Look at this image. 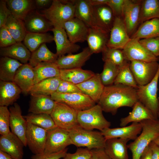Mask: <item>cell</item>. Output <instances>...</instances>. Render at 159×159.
<instances>
[{"mask_svg":"<svg viewBox=\"0 0 159 159\" xmlns=\"http://www.w3.org/2000/svg\"><path fill=\"white\" fill-rule=\"evenodd\" d=\"M125 60L119 66V70L114 84H120L136 89L138 87L130 67V62Z\"/></svg>","mask_w":159,"mask_h":159,"instance_id":"obj_42","label":"cell"},{"mask_svg":"<svg viewBox=\"0 0 159 159\" xmlns=\"http://www.w3.org/2000/svg\"><path fill=\"white\" fill-rule=\"evenodd\" d=\"M102 73L100 74L101 81L105 86L114 84L119 70V66L109 61H105Z\"/></svg>","mask_w":159,"mask_h":159,"instance_id":"obj_44","label":"cell"},{"mask_svg":"<svg viewBox=\"0 0 159 159\" xmlns=\"http://www.w3.org/2000/svg\"><path fill=\"white\" fill-rule=\"evenodd\" d=\"M77 114V111L67 105L56 102L50 115L57 127L68 131L78 125Z\"/></svg>","mask_w":159,"mask_h":159,"instance_id":"obj_7","label":"cell"},{"mask_svg":"<svg viewBox=\"0 0 159 159\" xmlns=\"http://www.w3.org/2000/svg\"><path fill=\"white\" fill-rule=\"evenodd\" d=\"M92 154L91 150L79 148L74 153H67L63 159H90Z\"/></svg>","mask_w":159,"mask_h":159,"instance_id":"obj_50","label":"cell"},{"mask_svg":"<svg viewBox=\"0 0 159 159\" xmlns=\"http://www.w3.org/2000/svg\"><path fill=\"white\" fill-rule=\"evenodd\" d=\"M159 37V18L145 21L141 24L131 39Z\"/></svg>","mask_w":159,"mask_h":159,"instance_id":"obj_36","label":"cell"},{"mask_svg":"<svg viewBox=\"0 0 159 159\" xmlns=\"http://www.w3.org/2000/svg\"><path fill=\"white\" fill-rule=\"evenodd\" d=\"M158 122L159 124V111L158 112Z\"/></svg>","mask_w":159,"mask_h":159,"instance_id":"obj_61","label":"cell"},{"mask_svg":"<svg viewBox=\"0 0 159 159\" xmlns=\"http://www.w3.org/2000/svg\"><path fill=\"white\" fill-rule=\"evenodd\" d=\"M72 144L92 150L104 149L106 140L100 131L84 129L79 125L68 131Z\"/></svg>","mask_w":159,"mask_h":159,"instance_id":"obj_4","label":"cell"},{"mask_svg":"<svg viewBox=\"0 0 159 159\" xmlns=\"http://www.w3.org/2000/svg\"><path fill=\"white\" fill-rule=\"evenodd\" d=\"M52 31L53 33L54 41L56 45V54L58 57L66 54L77 52L80 49L79 45L70 41L64 29L53 27Z\"/></svg>","mask_w":159,"mask_h":159,"instance_id":"obj_21","label":"cell"},{"mask_svg":"<svg viewBox=\"0 0 159 159\" xmlns=\"http://www.w3.org/2000/svg\"><path fill=\"white\" fill-rule=\"evenodd\" d=\"M75 9L74 0H54L42 14L54 27L64 28V23L75 17Z\"/></svg>","mask_w":159,"mask_h":159,"instance_id":"obj_2","label":"cell"},{"mask_svg":"<svg viewBox=\"0 0 159 159\" xmlns=\"http://www.w3.org/2000/svg\"><path fill=\"white\" fill-rule=\"evenodd\" d=\"M5 1L11 14L23 21L34 8V1L32 0H6Z\"/></svg>","mask_w":159,"mask_h":159,"instance_id":"obj_33","label":"cell"},{"mask_svg":"<svg viewBox=\"0 0 159 159\" xmlns=\"http://www.w3.org/2000/svg\"><path fill=\"white\" fill-rule=\"evenodd\" d=\"M140 159H151V150L149 145L145 149Z\"/></svg>","mask_w":159,"mask_h":159,"instance_id":"obj_57","label":"cell"},{"mask_svg":"<svg viewBox=\"0 0 159 159\" xmlns=\"http://www.w3.org/2000/svg\"><path fill=\"white\" fill-rule=\"evenodd\" d=\"M159 78V67L155 76L150 82L144 85L138 86L137 89L138 101L152 112L157 119L159 111L157 95Z\"/></svg>","mask_w":159,"mask_h":159,"instance_id":"obj_6","label":"cell"},{"mask_svg":"<svg viewBox=\"0 0 159 159\" xmlns=\"http://www.w3.org/2000/svg\"><path fill=\"white\" fill-rule=\"evenodd\" d=\"M75 17L82 21L89 27L96 26L93 7L89 0H74Z\"/></svg>","mask_w":159,"mask_h":159,"instance_id":"obj_31","label":"cell"},{"mask_svg":"<svg viewBox=\"0 0 159 159\" xmlns=\"http://www.w3.org/2000/svg\"><path fill=\"white\" fill-rule=\"evenodd\" d=\"M22 92L19 87L13 81H0V106L14 104Z\"/></svg>","mask_w":159,"mask_h":159,"instance_id":"obj_28","label":"cell"},{"mask_svg":"<svg viewBox=\"0 0 159 159\" xmlns=\"http://www.w3.org/2000/svg\"><path fill=\"white\" fill-rule=\"evenodd\" d=\"M62 80L59 76L43 80L34 84L30 90L31 95L51 96L57 92Z\"/></svg>","mask_w":159,"mask_h":159,"instance_id":"obj_34","label":"cell"},{"mask_svg":"<svg viewBox=\"0 0 159 159\" xmlns=\"http://www.w3.org/2000/svg\"><path fill=\"white\" fill-rule=\"evenodd\" d=\"M149 146L151 150V159H159V147L153 141Z\"/></svg>","mask_w":159,"mask_h":159,"instance_id":"obj_55","label":"cell"},{"mask_svg":"<svg viewBox=\"0 0 159 159\" xmlns=\"http://www.w3.org/2000/svg\"><path fill=\"white\" fill-rule=\"evenodd\" d=\"M110 32L97 26L89 27L86 41L93 54L102 52L107 46Z\"/></svg>","mask_w":159,"mask_h":159,"instance_id":"obj_18","label":"cell"},{"mask_svg":"<svg viewBox=\"0 0 159 159\" xmlns=\"http://www.w3.org/2000/svg\"><path fill=\"white\" fill-rule=\"evenodd\" d=\"M36 5L39 8H42L46 6L52 1L50 0H35L34 1Z\"/></svg>","mask_w":159,"mask_h":159,"instance_id":"obj_56","label":"cell"},{"mask_svg":"<svg viewBox=\"0 0 159 159\" xmlns=\"http://www.w3.org/2000/svg\"><path fill=\"white\" fill-rule=\"evenodd\" d=\"M33 67L29 63L23 64L17 70L13 81L24 94L29 93L34 85Z\"/></svg>","mask_w":159,"mask_h":159,"instance_id":"obj_24","label":"cell"},{"mask_svg":"<svg viewBox=\"0 0 159 159\" xmlns=\"http://www.w3.org/2000/svg\"><path fill=\"white\" fill-rule=\"evenodd\" d=\"M103 110L98 104L86 110L77 111V121L82 128L89 130L94 129L102 130L110 127V122L104 117Z\"/></svg>","mask_w":159,"mask_h":159,"instance_id":"obj_5","label":"cell"},{"mask_svg":"<svg viewBox=\"0 0 159 159\" xmlns=\"http://www.w3.org/2000/svg\"><path fill=\"white\" fill-rule=\"evenodd\" d=\"M10 112L6 106H0V134L6 135L10 133Z\"/></svg>","mask_w":159,"mask_h":159,"instance_id":"obj_46","label":"cell"},{"mask_svg":"<svg viewBox=\"0 0 159 159\" xmlns=\"http://www.w3.org/2000/svg\"><path fill=\"white\" fill-rule=\"evenodd\" d=\"M0 159H14L8 153L0 150Z\"/></svg>","mask_w":159,"mask_h":159,"instance_id":"obj_59","label":"cell"},{"mask_svg":"<svg viewBox=\"0 0 159 159\" xmlns=\"http://www.w3.org/2000/svg\"><path fill=\"white\" fill-rule=\"evenodd\" d=\"M108 0H89L92 6L106 4Z\"/></svg>","mask_w":159,"mask_h":159,"instance_id":"obj_58","label":"cell"},{"mask_svg":"<svg viewBox=\"0 0 159 159\" xmlns=\"http://www.w3.org/2000/svg\"><path fill=\"white\" fill-rule=\"evenodd\" d=\"M47 133V131L46 130L27 122L26 133V145L34 155L44 153Z\"/></svg>","mask_w":159,"mask_h":159,"instance_id":"obj_11","label":"cell"},{"mask_svg":"<svg viewBox=\"0 0 159 159\" xmlns=\"http://www.w3.org/2000/svg\"><path fill=\"white\" fill-rule=\"evenodd\" d=\"M5 26L17 42H21L27 33L24 21L12 14L8 17Z\"/></svg>","mask_w":159,"mask_h":159,"instance_id":"obj_38","label":"cell"},{"mask_svg":"<svg viewBox=\"0 0 159 159\" xmlns=\"http://www.w3.org/2000/svg\"><path fill=\"white\" fill-rule=\"evenodd\" d=\"M64 28L72 42L76 44L86 41L89 27L77 18L74 17L65 22Z\"/></svg>","mask_w":159,"mask_h":159,"instance_id":"obj_19","label":"cell"},{"mask_svg":"<svg viewBox=\"0 0 159 159\" xmlns=\"http://www.w3.org/2000/svg\"><path fill=\"white\" fill-rule=\"evenodd\" d=\"M153 142L159 147V135L154 139Z\"/></svg>","mask_w":159,"mask_h":159,"instance_id":"obj_60","label":"cell"},{"mask_svg":"<svg viewBox=\"0 0 159 159\" xmlns=\"http://www.w3.org/2000/svg\"><path fill=\"white\" fill-rule=\"evenodd\" d=\"M142 130L139 135L127 145L132 153V159H140L150 143L159 135L158 120H147L140 122Z\"/></svg>","mask_w":159,"mask_h":159,"instance_id":"obj_3","label":"cell"},{"mask_svg":"<svg viewBox=\"0 0 159 159\" xmlns=\"http://www.w3.org/2000/svg\"><path fill=\"white\" fill-rule=\"evenodd\" d=\"M104 62L109 61L120 66L125 60L122 50L109 47L107 46L102 52Z\"/></svg>","mask_w":159,"mask_h":159,"instance_id":"obj_45","label":"cell"},{"mask_svg":"<svg viewBox=\"0 0 159 159\" xmlns=\"http://www.w3.org/2000/svg\"><path fill=\"white\" fill-rule=\"evenodd\" d=\"M140 39H131L122 50L125 60L128 61L136 60L146 62L157 61V57L143 46L139 42Z\"/></svg>","mask_w":159,"mask_h":159,"instance_id":"obj_12","label":"cell"},{"mask_svg":"<svg viewBox=\"0 0 159 159\" xmlns=\"http://www.w3.org/2000/svg\"><path fill=\"white\" fill-rule=\"evenodd\" d=\"M132 111L120 119V126H126L130 122H140L145 120L157 119L152 112L139 101L134 105Z\"/></svg>","mask_w":159,"mask_h":159,"instance_id":"obj_26","label":"cell"},{"mask_svg":"<svg viewBox=\"0 0 159 159\" xmlns=\"http://www.w3.org/2000/svg\"><path fill=\"white\" fill-rule=\"evenodd\" d=\"M23 64L12 58L1 57L0 59V80L13 81L18 69Z\"/></svg>","mask_w":159,"mask_h":159,"instance_id":"obj_37","label":"cell"},{"mask_svg":"<svg viewBox=\"0 0 159 159\" xmlns=\"http://www.w3.org/2000/svg\"></svg>","mask_w":159,"mask_h":159,"instance_id":"obj_62","label":"cell"},{"mask_svg":"<svg viewBox=\"0 0 159 159\" xmlns=\"http://www.w3.org/2000/svg\"><path fill=\"white\" fill-rule=\"evenodd\" d=\"M27 32L47 33L54 27L42 14L33 10L24 21Z\"/></svg>","mask_w":159,"mask_h":159,"instance_id":"obj_22","label":"cell"},{"mask_svg":"<svg viewBox=\"0 0 159 159\" xmlns=\"http://www.w3.org/2000/svg\"><path fill=\"white\" fill-rule=\"evenodd\" d=\"M23 117L27 122L47 131L57 127L51 115L49 114L31 113Z\"/></svg>","mask_w":159,"mask_h":159,"instance_id":"obj_43","label":"cell"},{"mask_svg":"<svg viewBox=\"0 0 159 159\" xmlns=\"http://www.w3.org/2000/svg\"><path fill=\"white\" fill-rule=\"evenodd\" d=\"M142 130L140 122H132L130 125L111 128L105 129L100 132L105 139L120 138L134 140Z\"/></svg>","mask_w":159,"mask_h":159,"instance_id":"obj_17","label":"cell"},{"mask_svg":"<svg viewBox=\"0 0 159 159\" xmlns=\"http://www.w3.org/2000/svg\"><path fill=\"white\" fill-rule=\"evenodd\" d=\"M58 58L56 54L51 52L48 48L46 43H44L32 52L29 64L34 67L42 62L55 63Z\"/></svg>","mask_w":159,"mask_h":159,"instance_id":"obj_39","label":"cell"},{"mask_svg":"<svg viewBox=\"0 0 159 159\" xmlns=\"http://www.w3.org/2000/svg\"><path fill=\"white\" fill-rule=\"evenodd\" d=\"M76 85L82 93L89 96L97 103L105 87L99 73L95 74L91 78Z\"/></svg>","mask_w":159,"mask_h":159,"instance_id":"obj_23","label":"cell"},{"mask_svg":"<svg viewBox=\"0 0 159 159\" xmlns=\"http://www.w3.org/2000/svg\"><path fill=\"white\" fill-rule=\"evenodd\" d=\"M22 141L11 132L0 137V150L5 152L14 159H23V147Z\"/></svg>","mask_w":159,"mask_h":159,"instance_id":"obj_20","label":"cell"},{"mask_svg":"<svg viewBox=\"0 0 159 159\" xmlns=\"http://www.w3.org/2000/svg\"><path fill=\"white\" fill-rule=\"evenodd\" d=\"M33 69L34 84L43 80L60 75V69L55 62H42Z\"/></svg>","mask_w":159,"mask_h":159,"instance_id":"obj_35","label":"cell"},{"mask_svg":"<svg viewBox=\"0 0 159 159\" xmlns=\"http://www.w3.org/2000/svg\"></svg>","mask_w":159,"mask_h":159,"instance_id":"obj_63","label":"cell"},{"mask_svg":"<svg viewBox=\"0 0 159 159\" xmlns=\"http://www.w3.org/2000/svg\"><path fill=\"white\" fill-rule=\"evenodd\" d=\"M0 54L1 57H9L25 64L29 62L31 53L24 44L18 42L10 46L1 48Z\"/></svg>","mask_w":159,"mask_h":159,"instance_id":"obj_29","label":"cell"},{"mask_svg":"<svg viewBox=\"0 0 159 159\" xmlns=\"http://www.w3.org/2000/svg\"><path fill=\"white\" fill-rule=\"evenodd\" d=\"M10 112V127L11 132L16 135L26 146V133L27 122L22 115L19 105L15 103L9 108Z\"/></svg>","mask_w":159,"mask_h":159,"instance_id":"obj_15","label":"cell"},{"mask_svg":"<svg viewBox=\"0 0 159 159\" xmlns=\"http://www.w3.org/2000/svg\"><path fill=\"white\" fill-rule=\"evenodd\" d=\"M127 139L112 138L106 140L104 150L111 159H129Z\"/></svg>","mask_w":159,"mask_h":159,"instance_id":"obj_27","label":"cell"},{"mask_svg":"<svg viewBox=\"0 0 159 159\" xmlns=\"http://www.w3.org/2000/svg\"><path fill=\"white\" fill-rule=\"evenodd\" d=\"M138 101L137 89L120 84L105 86L98 103L103 111L114 115L120 107H132Z\"/></svg>","mask_w":159,"mask_h":159,"instance_id":"obj_1","label":"cell"},{"mask_svg":"<svg viewBox=\"0 0 159 159\" xmlns=\"http://www.w3.org/2000/svg\"><path fill=\"white\" fill-rule=\"evenodd\" d=\"M141 0H125L122 19L130 37L140 24Z\"/></svg>","mask_w":159,"mask_h":159,"instance_id":"obj_13","label":"cell"},{"mask_svg":"<svg viewBox=\"0 0 159 159\" xmlns=\"http://www.w3.org/2000/svg\"><path fill=\"white\" fill-rule=\"evenodd\" d=\"M159 18V0H141L140 24L152 19Z\"/></svg>","mask_w":159,"mask_h":159,"instance_id":"obj_41","label":"cell"},{"mask_svg":"<svg viewBox=\"0 0 159 159\" xmlns=\"http://www.w3.org/2000/svg\"><path fill=\"white\" fill-rule=\"evenodd\" d=\"M72 144L68 130L56 127L47 131L44 153H57Z\"/></svg>","mask_w":159,"mask_h":159,"instance_id":"obj_9","label":"cell"},{"mask_svg":"<svg viewBox=\"0 0 159 159\" xmlns=\"http://www.w3.org/2000/svg\"><path fill=\"white\" fill-rule=\"evenodd\" d=\"M92 54L87 47L78 53L69 54L58 57L55 63L60 69L81 68Z\"/></svg>","mask_w":159,"mask_h":159,"instance_id":"obj_16","label":"cell"},{"mask_svg":"<svg viewBox=\"0 0 159 159\" xmlns=\"http://www.w3.org/2000/svg\"><path fill=\"white\" fill-rule=\"evenodd\" d=\"M11 14L5 0H0V28L5 25L8 17Z\"/></svg>","mask_w":159,"mask_h":159,"instance_id":"obj_53","label":"cell"},{"mask_svg":"<svg viewBox=\"0 0 159 159\" xmlns=\"http://www.w3.org/2000/svg\"><path fill=\"white\" fill-rule=\"evenodd\" d=\"M56 92L64 94L82 93L76 85L63 80H61Z\"/></svg>","mask_w":159,"mask_h":159,"instance_id":"obj_51","label":"cell"},{"mask_svg":"<svg viewBox=\"0 0 159 159\" xmlns=\"http://www.w3.org/2000/svg\"><path fill=\"white\" fill-rule=\"evenodd\" d=\"M157 61L146 62L139 61L130 62V67L138 86L147 85L154 78L158 69Z\"/></svg>","mask_w":159,"mask_h":159,"instance_id":"obj_8","label":"cell"},{"mask_svg":"<svg viewBox=\"0 0 159 159\" xmlns=\"http://www.w3.org/2000/svg\"><path fill=\"white\" fill-rule=\"evenodd\" d=\"M130 39L122 19L115 17L107 46L122 50Z\"/></svg>","mask_w":159,"mask_h":159,"instance_id":"obj_14","label":"cell"},{"mask_svg":"<svg viewBox=\"0 0 159 159\" xmlns=\"http://www.w3.org/2000/svg\"><path fill=\"white\" fill-rule=\"evenodd\" d=\"M125 1V0H108L106 5L111 9L115 17L122 19Z\"/></svg>","mask_w":159,"mask_h":159,"instance_id":"obj_49","label":"cell"},{"mask_svg":"<svg viewBox=\"0 0 159 159\" xmlns=\"http://www.w3.org/2000/svg\"><path fill=\"white\" fill-rule=\"evenodd\" d=\"M91 150L92 154L90 159H111L104 149H94Z\"/></svg>","mask_w":159,"mask_h":159,"instance_id":"obj_54","label":"cell"},{"mask_svg":"<svg viewBox=\"0 0 159 159\" xmlns=\"http://www.w3.org/2000/svg\"><path fill=\"white\" fill-rule=\"evenodd\" d=\"M54 41V37L47 33L27 32L23 40L24 44L32 52L42 44Z\"/></svg>","mask_w":159,"mask_h":159,"instance_id":"obj_40","label":"cell"},{"mask_svg":"<svg viewBox=\"0 0 159 159\" xmlns=\"http://www.w3.org/2000/svg\"><path fill=\"white\" fill-rule=\"evenodd\" d=\"M67 148H66L60 151L54 153H44L34 155L32 159H60L64 158L67 153Z\"/></svg>","mask_w":159,"mask_h":159,"instance_id":"obj_52","label":"cell"},{"mask_svg":"<svg viewBox=\"0 0 159 159\" xmlns=\"http://www.w3.org/2000/svg\"><path fill=\"white\" fill-rule=\"evenodd\" d=\"M93 7L96 26L110 32L115 19L111 9L106 4Z\"/></svg>","mask_w":159,"mask_h":159,"instance_id":"obj_30","label":"cell"},{"mask_svg":"<svg viewBox=\"0 0 159 159\" xmlns=\"http://www.w3.org/2000/svg\"><path fill=\"white\" fill-rule=\"evenodd\" d=\"M0 28L1 48L10 46L17 42L13 38L5 25Z\"/></svg>","mask_w":159,"mask_h":159,"instance_id":"obj_48","label":"cell"},{"mask_svg":"<svg viewBox=\"0 0 159 159\" xmlns=\"http://www.w3.org/2000/svg\"><path fill=\"white\" fill-rule=\"evenodd\" d=\"M28 111L31 113L46 114L50 115L56 102L51 96L31 95Z\"/></svg>","mask_w":159,"mask_h":159,"instance_id":"obj_25","label":"cell"},{"mask_svg":"<svg viewBox=\"0 0 159 159\" xmlns=\"http://www.w3.org/2000/svg\"><path fill=\"white\" fill-rule=\"evenodd\" d=\"M95 74L91 70H84L80 68L60 69L59 77L62 80L77 85L89 79Z\"/></svg>","mask_w":159,"mask_h":159,"instance_id":"obj_32","label":"cell"},{"mask_svg":"<svg viewBox=\"0 0 159 159\" xmlns=\"http://www.w3.org/2000/svg\"><path fill=\"white\" fill-rule=\"evenodd\" d=\"M139 42L155 56L159 57V37L142 39L139 40Z\"/></svg>","mask_w":159,"mask_h":159,"instance_id":"obj_47","label":"cell"},{"mask_svg":"<svg viewBox=\"0 0 159 159\" xmlns=\"http://www.w3.org/2000/svg\"><path fill=\"white\" fill-rule=\"evenodd\" d=\"M51 96L56 102L64 103L77 111L89 109L95 105L91 98L82 93L64 94L56 92Z\"/></svg>","mask_w":159,"mask_h":159,"instance_id":"obj_10","label":"cell"}]
</instances>
